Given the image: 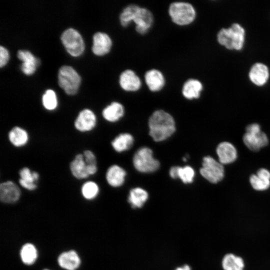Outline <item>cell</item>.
Instances as JSON below:
<instances>
[{"label":"cell","instance_id":"24","mask_svg":"<svg viewBox=\"0 0 270 270\" xmlns=\"http://www.w3.org/2000/svg\"><path fill=\"white\" fill-rule=\"evenodd\" d=\"M8 138L14 146L20 148L24 146L28 142L29 135L24 128L15 126L9 131Z\"/></svg>","mask_w":270,"mask_h":270},{"label":"cell","instance_id":"2","mask_svg":"<svg viewBox=\"0 0 270 270\" xmlns=\"http://www.w3.org/2000/svg\"><path fill=\"white\" fill-rule=\"evenodd\" d=\"M245 31L239 24L234 23L228 28H222L218 33V43L228 50H240L244 42Z\"/></svg>","mask_w":270,"mask_h":270},{"label":"cell","instance_id":"12","mask_svg":"<svg viewBox=\"0 0 270 270\" xmlns=\"http://www.w3.org/2000/svg\"><path fill=\"white\" fill-rule=\"evenodd\" d=\"M112 46V40L107 34L98 32L94 34L92 50L94 54L104 55L110 52Z\"/></svg>","mask_w":270,"mask_h":270},{"label":"cell","instance_id":"30","mask_svg":"<svg viewBox=\"0 0 270 270\" xmlns=\"http://www.w3.org/2000/svg\"><path fill=\"white\" fill-rule=\"evenodd\" d=\"M100 192L98 184L93 181H87L83 184L81 188V192L83 197L88 200L96 198Z\"/></svg>","mask_w":270,"mask_h":270},{"label":"cell","instance_id":"16","mask_svg":"<svg viewBox=\"0 0 270 270\" xmlns=\"http://www.w3.org/2000/svg\"><path fill=\"white\" fill-rule=\"evenodd\" d=\"M70 169L72 175L76 179H86L90 176L88 167L84 161L82 154L76 155L70 163Z\"/></svg>","mask_w":270,"mask_h":270},{"label":"cell","instance_id":"4","mask_svg":"<svg viewBox=\"0 0 270 270\" xmlns=\"http://www.w3.org/2000/svg\"><path fill=\"white\" fill-rule=\"evenodd\" d=\"M133 165L138 172L142 173H152L160 168L159 161L154 157L152 150L144 146L137 150L132 158Z\"/></svg>","mask_w":270,"mask_h":270},{"label":"cell","instance_id":"39","mask_svg":"<svg viewBox=\"0 0 270 270\" xmlns=\"http://www.w3.org/2000/svg\"><path fill=\"white\" fill-rule=\"evenodd\" d=\"M176 270H190V268L188 265L186 264L182 266L176 268Z\"/></svg>","mask_w":270,"mask_h":270},{"label":"cell","instance_id":"6","mask_svg":"<svg viewBox=\"0 0 270 270\" xmlns=\"http://www.w3.org/2000/svg\"><path fill=\"white\" fill-rule=\"evenodd\" d=\"M200 172L205 179L212 184L218 183L224 177L222 164L209 156L203 158Z\"/></svg>","mask_w":270,"mask_h":270},{"label":"cell","instance_id":"37","mask_svg":"<svg viewBox=\"0 0 270 270\" xmlns=\"http://www.w3.org/2000/svg\"><path fill=\"white\" fill-rule=\"evenodd\" d=\"M256 175L264 180H270V172L266 168H260L257 172Z\"/></svg>","mask_w":270,"mask_h":270},{"label":"cell","instance_id":"15","mask_svg":"<svg viewBox=\"0 0 270 270\" xmlns=\"http://www.w3.org/2000/svg\"><path fill=\"white\" fill-rule=\"evenodd\" d=\"M248 76L253 84L258 86H262L266 84L268 80L269 70L264 64L256 63L252 66Z\"/></svg>","mask_w":270,"mask_h":270},{"label":"cell","instance_id":"32","mask_svg":"<svg viewBox=\"0 0 270 270\" xmlns=\"http://www.w3.org/2000/svg\"><path fill=\"white\" fill-rule=\"evenodd\" d=\"M195 176L193 168L189 166H179L178 178L185 184H191L193 182Z\"/></svg>","mask_w":270,"mask_h":270},{"label":"cell","instance_id":"40","mask_svg":"<svg viewBox=\"0 0 270 270\" xmlns=\"http://www.w3.org/2000/svg\"><path fill=\"white\" fill-rule=\"evenodd\" d=\"M44 270H48V269H44Z\"/></svg>","mask_w":270,"mask_h":270},{"label":"cell","instance_id":"5","mask_svg":"<svg viewBox=\"0 0 270 270\" xmlns=\"http://www.w3.org/2000/svg\"><path fill=\"white\" fill-rule=\"evenodd\" d=\"M58 82L66 94H74L78 88L80 76L72 67L64 65L59 69Z\"/></svg>","mask_w":270,"mask_h":270},{"label":"cell","instance_id":"22","mask_svg":"<svg viewBox=\"0 0 270 270\" xmlns=\"http://www.w3.org/2000/svg\"><path fill=\"white\" fill-rule=\"evenodd\" d=\"M124 114V108L122 104L113 102L102 111L103 118L108 122H114L119 120Z\"/></svg>","mask_w":270,"mask_h":270},{"label":"cell","instance_id":"31","mask_svg":"<svg viewBox=\"0 0 270 270\" xmlns=\"http://www.w3.org/2000/svg\"><path fill=\"white\" fill-rule=\"evenodd\" d=\"M44 106L48 110L55 109L58 105V100L55 92L51 89L47 90L42 96Z\"/></svg>","mask_w":270,"mask_h":270},{"label":"cell","instance_id":"26","mask_svg":"<svg viewBox=\"0 0 270 270\" xmlns=\"http://www.w3.org/2000/svg\"><path fill=\"white\" fill-rule=\"evenodd\" d=\"M148 198V192L140 187L134 188L130 191L128 202L133 208H140Z\"/></svg>","mask_w":270,"mask_h":270},{"label":"cell","instance_id":"34","mask_svg":"<svg viewBox=\"0 0 270 270\" xmlns=\"http://www.w3.org/2000/svg\"><path fill=\"white\" fill-rule=\"evenodd\" d=\"M82 154L88 166H97L96 156L92 151L88 150H85Z\"/></svg>","mask_w":270,"mask_h":270},{"label":"cell","instance_id":"11","mask_svg":"<svg viewBox=\"0 0 270 270\" xmlns=\"http://www.w3.org/2000/svg\"><path fill=\"white\" fill-rule=\"evenodd\" d=\"M119 83L122 88L126 92H136L142 86L139 76L130 69L126 70L120 74Z\"/></svg>","mask_w":270,"mask_h":270},{"label":"cell","instance_id":"27","mask_svg":"<svg viewBox=\"0 0 270 270\" xmlns=\"http://www.w3.org/2000/svg\"><path fill=\"white\" fill-rule=\"evenodd\" d=\"M222 266L224 270H243L244 264L240 256L228 254L224 256L222 260Z\"/></svg>","mask_w":270,"mask_h":270},{"label":"cell","instance_id":"21","mask_svg":"<svg viewBox=\"0 0 270 270\" xmlns=\"http://www.w3.org/2000/svg\"><path fill=\"white\" fill-rule=\"evenodd\" d=\"M58 264L66 270H76L80 264V259L76 252L73 250L62 253L58 259Z\"/></svg>","mask_w":270,"mask_h":270},{"label":"cell","instance_id":"8","mask_svg":"<svg viewBox=\"0 0 270 270\" xmlns=\"http://www.w3.org/2000/svg\"><path fill=\"white\" fill-rule=\"evenodd\" d=\"M96 122L94 113L90 109L84 108L80 112L74 120V126L78 132H88L94 128Z\"/></svg>","mask_w":270,"mask_h":270},{"label":"cell","instance_id":"17","mask_svg":"<svg viewBox=\"0 0 270 270\" xmlns=\"http://www.w3.org/2000/svg\"><path fill=\"white\" fill-rule=\"evenodd\" d=\"M144 80L149 90L153 92L160 90L165 84L164 74L160 70L155 68L146 72Z\"/></svg>","mask_w":270,"mask_h":270},{"label":"cell","instance_id":"19","mask_svg":"<svg viewBox=\"0 0 270 270\" xmlns=\"http://www.w3.org/2000/svg\"><path fill=\"white\" fill-rule=\"evenodd\" d=\"M19 176L18 182L22 187L28 190H34L37 188L36 182L40 176L38 172L24 167L19 171Z\"/></svg>","mask_w":270,"mask_h":270},{"label":"cell","instance_id":"33","mask_svg":"<svg viewBox=\"0 0 270 270\" xmlns=\"http://www.w3.org/2000/svg\"><path fill=\"white\" fill-rule=\"evenodd\" d=\"M250 182L252 188L257 190H264L270 186V180H264L256 174L251 175Z\"/></svg>","mask_w":270,"mask_h":270},{"label":"cell","instance_id":"10","mask_svg":"<svg viewBox=\"0 0 270 270\" xmlns=\"http://www.w3.org/2000/svg\"><path fill=\"white\" fill-rule=\"evenodd\" d=\"M21 192L19 186L11 180H7L0 184V200L5 204H12L20 198Z\"/></svg>","mask_w":270,"mask_h":270},{"label":"cell","instance_id":"9","mask_svg":"<svg viewBox=\"0 0 270 270\" xmlns=\"http://www.w3.org/2000/svg\"><path fill=\"white\" fill-rule=\"evenodd\" d=\"M154 22L152 12L148 8L140 7L133 22L136 24V31L141 34L146 33L151 28Z\"/></svg>","mask_w":270,"mask_h":270},{"label":"cell","instance_id":"29","mask_svg":"<svg viewBox=\"0 0 270 270\" xmlns=\"http://www.w3.org/2000/svg\"><path fill=\"white\" fill-rule=\"evenodd\" d=\"M140 7L138 5L131 4L123 9L120 15V21L122 26H127L132 22H133Z\"/></svg>","mask_w":270,"mask_h":270},{"label":"cell","instance_id":"1","mask_svg":"<svg viewBox=\"0 0 270 270\" xmlns=\"http://www.w3.org/2000/svg\"><path fill=\"white\" fill-rule=\"evenodd\" d=\"M149 134L156 142L169 138L175 132L176 122L172 116L162 110H155L148 119Z\"/></svg>","mask_w":270,"mask_h":270},{"label":"cell","instance_id":"35","mask_svg":"<svg viewBox=\"0 0 270 270\" xmlns=\"http://www.w3.org/2000/svg\"><path fill=\"white\" fill-rule=\"evenodd\" d=\"M9 58L8 52L7 49L2 46H0V66L2 67L6 64Z\"/></svg>","mask_w":270,"mask_h":270},{"label":"cell","instance_id":"23","mask_svg":"<svg viewBox=\"0 0 270 270\" xmlns=\"http://www.w3.org/2000/svg\"><path fill=\"white\" fill-rule=\"evenodd\" d=\"M202 89V84L200 80L190 78L183 84L182 92L186 98L192 100L199 98Z\"/></svg>","mask_w":270,"mask_h":270},{"label":"cell","instance_id":"18","mask_svg":"<svg viewBox=\"0 0 270 270\" xmlns=\"http://www.w3.org/2000/svg\"><path fill=\"white\" fill-rule=\"evenodd\" d=\"M126 175V172L122 168L117 164H113L108 168L106 178L110 186L118 188L124 184Z\"/></svg>","mask_w":270,"mask_h":270},{"label":"cell","instance_id":"36","mask_svg":"<svg viewBox=\"0 0 270 270\" xmlns=\"http://www.w3.org/2000/svg\"><path fill=\"white\" fill-rule=\"evenodd\" d=\"M261 132L260 126L258 124H252L248 125L246 128V132L257 133Z\"/></svg>","mask_w":270,"mask_h":270},{"label":"cell","instance_id":"38","mask_svg":"<svg viewBox=\"0 0 270 270\" xmlns=\"http://www.w3.org/2000/svg\"><path fill=\"white\" fill-rule=\"evenodd\" d=\"M178 166H174L170 168L169 174L172 178L176 179L178 178Z\"/></svg>","mask_w":270,"mask_h":270},{"label":"cell","instance_id":"14","mask_svg":"<svg viewBox=\"0 0 270 270\" xmlns=\"http://www.w3.org/2000/svg\"><path fill=\"white\" fill-rule=\"evenodd\" d=\"M218 162L222 164H229L234 162L237 158V151L231 143L224 142L218 144L216 148Z\"/></svg>","mask_w":270,"mask_h":270},{"label":"cell","instance_id":"7","mask_svg":"<svg viewBox=\"0 0 270 270\" xmlns=\"http://www.w3.org/2000/svg\"><path fill=\"white\" fill-rule=\"evenodd\" d=\"M60 38L66 50L72 56L81 54L84 49V44L81 34L76 30L68 28L62 33Z\"/></svg>","mask_w":270,"mask_h":270},{"label":"cell","instance_id":"13","mask_svg":"<svg viewBox=\"0 0 270 270\" xmlns=\"http://www.w3.org/2000/svg\"><path fill=\"white\" fill-rule=\"evenodd\" d=\"M243 141L248 148L254 152L259 150L268 143L267 136L262 131L257 133L246 132L243 136Z\"/></svg>","mask_w":270,"mask_h":270},{"label":"cell","instance_id":"3","mask_svg":"<svg viewBox=\"0 0 270 270\" xmlns=\"http://www.w3.org/2000/svg\"><path fill=\"white\" fill-rule=\"evenodd\" d=\"M168 14L172 21L179 26L188 25L192 22L196 17V12L193 6L184 2L170 4Z\"/></svg>","mask_w":270,"mask_h":270},{"label":"cell","instance_id":"28","mask_svg":"<svg viewBox=\"0 0 270 270\" xmlns=\"http://www.w3.org/2000/svg\"><path fill=\"white\" fill-rule=\"evenodd\" d=\"M20 255L22 260L24 264L30 265L36 262L38 257V252L34 244L27 243L22 246Z\"/></svg>","mask_w":270,"mask_h":270},{"label":"cell","instance_id":"25","mask_svg":"<svg viewBox=\"0 0 270 270\" xmlns=\"http://www.w3.org/2000/svg\"><path fill=\"white\" fill-rule=\"evenodd\" d=\"M134 142L133 136L127 132L118 135L112 141L111 144L114 150L118 152H122L130 149Z\"/></svg>","mask_w":270,"mask_h":270},{"label":"cell","instance_id":"20","mask_svg":"<svg viewBox=\"0 0 270 270\" xmlns=\"http://www.w3.org/2000/svg\"><path fill=\"white\" fill-rule=\"evenodd\" d=\"M17 56L20 60L23 61L20 68L25 74H31L35 72L40 60L30 52L20 50L18 51Z\"/></svg>","mask_w":270,"mask_h":270}]
</instances>
